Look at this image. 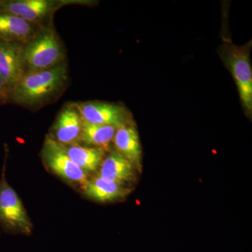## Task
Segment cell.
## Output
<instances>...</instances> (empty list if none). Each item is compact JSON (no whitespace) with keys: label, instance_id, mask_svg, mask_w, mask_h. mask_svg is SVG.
I'll return each mask as SVG.
<instances>
[{"label":"cell","instance_id":"14","mask_svg":"<svg viewBox=\"0 0 252 252\" xmlns=\"http://www.w3.org/2000/svg\"><path fill=\"white\" fill-rule=\"evenodd\" d=\"M63 146L69 158L86 173L96 171L103 160L104 149L81 144Z\"/></svg>","mask_w":252,"mask_h":252},{"label":"cell","instance_id":"5","mask_svg":"<svg viewBox=\"0 0 252 252\" xmlns=\"http://www.w3.org/2000/svg\"><path fill=\"white\" fill-rule=\"evenodd\" d=\"M41 154L46 167L69 185L79 186L82 189L89 182V174L69 158L62 144L52 136L46 135Z\"/></svg>","mask_w":252,"mask_h":252},{"label":"cell","instance_id":"15","mask_svg":"<svg viewBox=\"0 0 252 252\" xmlns=\"http://www.w3.org/2000/svg\"><path fill=\"white\" fill-rule=\"evenodd\" d=\"M117 128L114 126L97 125L83 120L81 142L89 147L105 150L114 140Z\"/></svg>","mask_w":252,"mask_h":252},{"label":"cell","instance_id":"11","mask_svg":"<svg viewBox=\"0 0 252 252\" xmlns=\"http://www.w3.org/2000/svg\"><path fill=\"white\" fill-rule=\"evenodd\" d=\"M118 153L132 164L136 170H142V148L138 132L132 124L118 128L114 137Z\"/></svg>","mask_w":252,"mask_h":252},{"label":"cell","instance_id":"9","mask_svg":"<svg viewBox=\"0 0 252 252\" xmlns=\"http://www.w3.org/2000/svg\"><path fill=\"white\" fill-rule=\"evenodd\" d=\"M82 122L80 113L75 105L67 104L59 113L51 136L62 145L80 144Z\"/></svg>","mask_w":252,"mask_h":252},{"label":"cell","instance_id":"2","mask_svg":"<svg viewBox=\"0 0 252 252\" xmlns=\"http://www.w3.org/2000/svg\"><path fill=\"white\" fill-rule=\"evenodd\" d=\"M64 59V48L53 26L37 31L23 44L26 71L49 69L63 62Z\"/></svg>","mask_w":252,"mask_h":252},{"label":"cell","instance_id":"10","mask_svg":"<svg viewBox=\"0 0 252 252\" xmlns=\"http://www.w3.org/2000/svg\"><path fill=\"white\" fill-rule=\"evenodd\" d=\"M86 197L99 203H109L122 200L131 193L130 188L97 176L89 182L82 189Z\"/></svg>","mask_w":252,"mask_h":252},{"label":"cell","instance_id":"17","mask_svg":"<svg viewBox=\"0 0 252 252\" xmlns=\"http://www.w3.org/2000/svg\"><path fill=\"white\" fill-rule=\"evenodd\" d=\"M0 235H1V233H0Z\"/></svg>","mask_w":252,"mask_h":252},{"label":"cell","instance_id":"6","mask_svg":"<svg viewBox=\"0 0 252 252\" xmlns=\"http://www.w3.org/2000/svg\"><path fill=\"white\" fill-rule=\"evenodd\" d=\"M83 120L97 125L112 126L117 128L132 124L127 109L120 104L103 102L74 103Z\"/></svg>","mask_w":252,"mask_h":252},{"label":"cell","instance_id":"7","mask_svg":"<svg viewBox=\"0 0 252 252\" xmlns=\"http://www.w3.org/2000/svg\"><path fill=\"white\" fill-rule=\"evenodd\" d=\"M62 4L51 0L0 1V13L14 15L36 26L47 19Z\"/></svg>","mask_w":252,"mask_h":252},{"label":"cell","instance_id":"3","mask_svg":"<svg viewBox=\"0 0 252 252\" xmlns=\"http://www.w3.org/2000/svg\"><path fill=\"white\" fill-rule=\"evenodd\" d=\"M252 43L238 46L230 41L223 42L220 49V59L235 81L245 112H252V69L250 63Z\"/></svg>","mask_w":252,"mask_h":252},{"label":"cell","instance_id":"16","mask_svg":"<svg viewBox=\"0 0 252 252\" xmlns=\"http://www.w3.org/2000/svg\"><path fill=\"white\" fill-rule=\"evenodd\" d=\"M11 90L0 74V104H4L10 100Z\"/></svg>","mask_w":252,"mask_h":252},{"label":"cell","instance_id":"8","mask_svg":"<svg viewBox=\"0 0 252 252\" xmlns=\"http://www.w3.org/2000/svg\"><path fill=\"white\" fill-rule=\"evenodd\" d=\"M23 44L16 41H0V74L11 91L26 72Z\"/></svg>","mask_w":252,"mask_h":252},{"label":"cell","instance_id":"13","mask_svg":"<svg viewBox=\"0 0 252 252\" xmlns=\"http://www.w3.org/2000/svg\"><path fill=\"white\" fill-rule=\"evenodd\" d=\"M36 32L35 25L14 15L0 13V41L25 44Z\"/></svg>","mask_w":252,"mask_h":252},{"label":"cell","instance_id":"1","mask_svg":"<svg viewBox=\"0 0 252 252\" xmlns=\"http://www.w3.org/2000/svg\"><path fill=\"white\" fill-rule=\"evenodd\" d=\"M67 81V65L64 61L49 69L26 71L11 90L10 100L35 107L61 92Z\"/></svg>","mask_w":252,"mask_h":252},{"label":"cell","instance_id":"4","mask_svg":"<svg viewBox=\"0 0 252 252\" xmlns=\"http://www.w3.org/2000/svg\"><path fill=\"white\" fill-rule=\"evenodd\" d=\"M6 158L7 154L0 178V227L9 234L30 235L33 230L31 219L16 190L6 180Z\"/></svg>","mask_w":252,"mask_h":252},{"label":"cell","instance_id":"12","mask_svg":"<svg viewBox=\"0 0 252 252\" xmlns=\"http://www.w3.org/2000/svg\"><path fill=\"white\" fill-rule=\"evenodd\" d=\"M135 167L130 161L114 151L102 160L97 176L126 186L135 180Z\"/></svg>","mask_w":252,"mask_h":252}]
</instances>
